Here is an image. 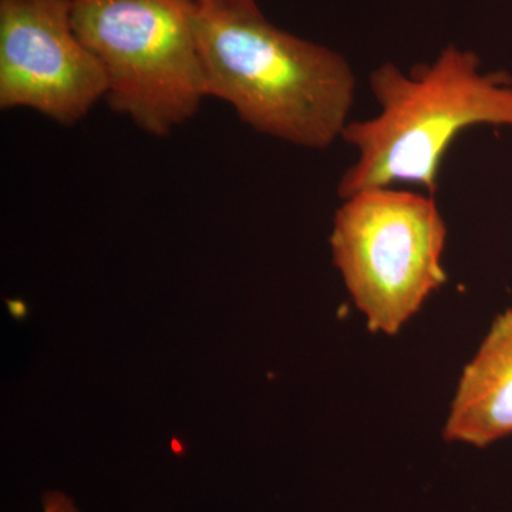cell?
Listing matches in <instances>:
<instances>
[{
	"instance_id": "6da1fadb",
	"label": "cell",
	"mask_w": 512,
	"mask_h": 512,
	"mask_svg": "<svg viewBox=\"0 0 512 512\" xmlns=\"http://www.w3.org/2000/svg\"><path fill=\"white\" fill-rule=\"evenodd\" d=\"M205 90L239 119L293 146L342 138L356 76L342 53L276 28L256 0H192Z\"/></svg>"
},
{
	"instance_id": "7a4b0ae2",
	"label": "cell",
	"mask_w": 512,
	"mask_h": 512,
	"mask_svg": "<svg viewBox=\"0 0 512 512\" xmlns=\"http://www.w3.org/2000/svg\"><path fill=\"white\" fill-rule=\"evenodd\" d=\"M379 113L350 120L342 140L356 153L340 177V200L372 188L412 184L439 190L448 148L477 126L512 128V77L484 72L473 50L447 45L430 63L404 72L396 63L369 76Z\"/></svg>"
},
{
	"instance_id": "3957f363",
	"label": "cell",
	"mask_w": 512,
	"mask_h": 512,
	"mask_svg": "<svg viewBox=\"0 0 512 512\" xmlns=\"http://www.w3.org/2000/svg\"><path fill=\"white\" fill-rule=\"evenodd\" d=\"M72 23L103 69L110 109L151 136L208 97L192 0H72Z\"/></svg>"
},
{
	"instance_id": "277c9868",
	"label": "cell",
	"mask_w": 512,
	"mask_h": 512,
	"mask_svg": "<svg viewBox=\"0 0 512 512\" xmlns=\"http://www.w3.org/2000/svg\"><path fill=\"white\" fill-rule=\"evenodd\" d=\"M447 225L433 195L372 188L342 200L333 264L367 329L394 336L447 282Z\"/></svg>"
},
{
	"instance_id": "5b68a950",
	"label": "cell",
	"mask_w": 512,
	"mask_h": 512,
	"mask_svg": "<svg viewBox=\"0 0 512 512\" xmlns=\"http://www.w3.org/2000/svg\"><path fill=\"white\" fill-rule=\"evenodd\" d=\"M99 60L72 23V0H0V107H26L63 126L106 97Z\"/></svg>"
},
{
	"instance_id": "8992f818",
	"label": "cell",
	"mask_w": 512,
	"mask_h": 512,
	"mask_svg": "<svg viewBox=\"0 0 512 512\" xmlns=\"http://www.w3.org/2000/svg\"><path fill=\"white\" fill-rule=\"evenodd\" d=\"M512 436V308L494 319L464 367L444 424L450 443L488 447Z\"/></svg>"
},
{
	"instance_id": "52a82bcc",
	"label": "cell",
	"mask_w": 512,
	"mask_h": 512,
	"mask_svg": "<svg viewBox=\"0 0 512 512\" xmlns=\"http://www.w3.org/2000/svg\"><path fill=\"white\" fill-rule=\"evenodd\" d=\"M43 512H80L67 495L52 491L43 495Z\"/></svg>"
}]
</instances>
